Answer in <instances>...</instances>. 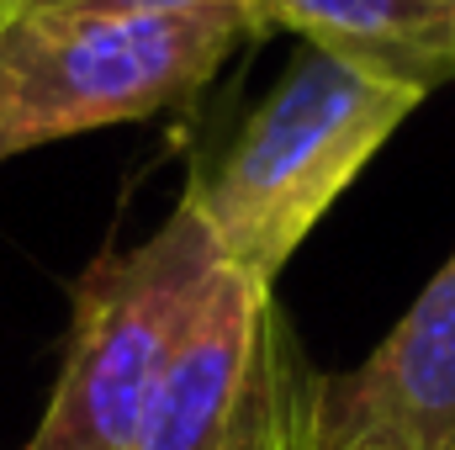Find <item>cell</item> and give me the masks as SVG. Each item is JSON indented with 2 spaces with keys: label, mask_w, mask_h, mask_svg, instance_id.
Wrapping results in <instances>:
<instances>
[{
  "label": "cell",
  "mask_w": 455,
  "mask_h": 450,
  "mask_svg": "<svg viewBox=\"0 0 455 450\" xmlns=\"http://www.w3.org/2000/svg\"><path fill=\"white\" fill-rule=\"evenodd\" d=\"M249 11L254 32H297L413 96L455 75V0H249Z\"/></svg>",
  "instance_id": "8992f818"
},
{
  "label": "cell",
  "mask_w": 455,
  "mask_h": 450,
  "mask_svg": "<svg viewBox=\"0 0 455 450\" xmlns=\"http://www.w3.org/2000/svg\"><path fill=\"white\" fill-rule=\"evenodd\" d=\"M27 0H0V16H11V11H21Z\"/></svg>",
  "instance_id": "ba28073f"
},
{
  "label": "cell",
  "mask_w": 455,
  "mask_h": 450,
  "mask_svg": "<svg viewBox=\"0 0 455 450\" xmlns=\"http://www.w3.org/2000/svg\"><path fill=\"white\" fill-rule=\"evenodd\" d=\"M243 37L212 21L21 5L0 16V165L191 101Z\"/></svg>",
  "instance_id": "3957f363"
},
{
  "label": "cell",
  "mask_w": 455,
  "mask_h": 450,
  "mask_svg": "<svg viewBox=\"0 0 455 450\" xmlns=\"http://www.w3.org/2000/svg\"><path fill=\"white\" fill-rule=\"evenodd\" d=\"M419 107L424 96L307 48L186 197L223 244L228 265L275 292V276L307 233Z\"/></svg>",
  "instance_id": "6da1fadb"
},
{
  "label": "cell",
  "mask_w": 455,
  "mask_h": 450,
  "mask_svg": "<svg viewBox=\"0 0 455 450\" xmlns=\"http://www.w3.org/2000/svg\"><path fill=\"white\" fill-rule=\"evenodd\" d=\"M275 292L228 270L175 344L132 450H281L307 398Z\"/></svg>",
  "instance_id": "277c9868"
},
{
  "label": "cell",
  "mask_w": 455,
  "mask_h": 450,
  "mask_svg": "<svg viewBox=\"0 0 455 450\" xmlns=\"http://www.w3.org/2000/svg\"><path fill=\"white\" fill-rule=\"evenodd\" d=\"M228 270L191 197L132 249H107L75 281L53 398L27 450H132L175 344Z\"/></svg>",
  "instance_id": "7a4b0ae2"
},
{
  "label": "cell",
  "mask_w": 455,
  "mask_h": 450,
  "mask_svg": "<svg viewBox=\"0 0 455 450\" xmlns=\"http://www.w3.org/2000/svg\"><path fill=\"white\" fill-rule=\"evenodd\" d=\"M297 450H455V249L355 371L307 382Z\"/></svg>",
  "instance_id": "5b68a950"
},
{
  "label": "cell",
  "mask_w": 455,
  "mask_h": 450,
  "mask_svg": "<svg viewBox=\"0 0 455 450\" xmlns=\"http://www.w3.org/2000/svg\"><path fill=\"white\" fill-rule=\"evenodd\" d=\"M297 440H302V430H297V435H291V440H286V446H281V450H297Z\"/></svg>",
  "instance_id": "9c48e42d"
},
{
  "label": "cell",
  "mask_w": 455,
  "mask_h": 450,
  "mask_svg": "<svg viewBox=\"0 0 455 450\" xmlns=\"http://www.w3.org/2000/svg\"><path fill=\"white\" fill-rule=\"evenodd\" d=\"M53 11H107V16H170V21H212L238 37H254L249 0H27Z\"/></svg>",
  "instance_id": "52a82bcc"
}]
</instances>
